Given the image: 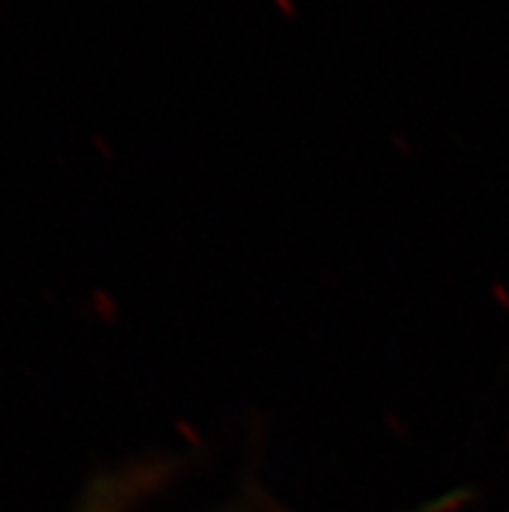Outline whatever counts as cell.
<instances>
[{
    "mask_svg": "<svg viewBox=\"0 0 509 512\" xmlns=\"http://www.w3.org/2000/svg\"><path fill=\"white\" fill-rule=\"evenodd\" d=\"M452 502H455V497H447V500L437 502V505H432V507H426V510H419V512H437V510H447V507H450V505H452Z\"/></svg>",
    "mask_w": 509,
    "mask_h": 512,
    "instance_id": "obj_2",
    "label": "cell"
},
{
    "mask_svg": "<svg viewBox=\"0 0 509 512\" xmlns=\"http://www.w3.org/2000/svg\"><path fill=\"white\" fill-rule=\"evenodd\" d=\"M151 474H154L151 468H143V471H133V474H117L99 481V487L86 494L84 507L78 512H123L125 505L141 494Z\"/></svg>",
    "mask_w": 509,
    "mask_h": 512,
    "instance_id": "obj_1",
    "label": "cell"
}]
</instances>
